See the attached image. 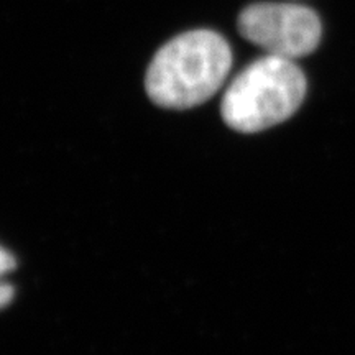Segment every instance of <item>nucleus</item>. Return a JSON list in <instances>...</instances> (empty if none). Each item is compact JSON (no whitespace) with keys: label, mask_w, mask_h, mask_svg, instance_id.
<instances>
[{"label":"nucleus","mask_w":355,"mask_h":355,"mask_svg":"<svg viewBox=\"0 0 355 355\" xmlns=\"http://www.w3.org/2000/svg\"><path fill=\"white\" fill-rule=\"evenodd\" d=\"M230 66L227 40L212 30H191L157 51L146 69L145 87L159 107H196L219 91Z\"/></svg>","instance_id":"f257e3e1"},{"label":"nucleus","mask_w":355,"mask_h":355,"mask_svg":"<svg viewBox=\"0 0 355 355\" xmlns=\"http://www.w3.org/2000/svg\"><path fill=\"white\" fill-rule=\"evenodd\" d=\"M15 268V259L8 254L6 248L0 247V279H3L7 273H10Z\"/></svg>","instance_id":"20e7f679"},{"label":"nucleus","mask_w":355,"mask_h":355,"mask_svg":"<svg viewBox=\"0 0 355 355\" xmlns=\"http://www.w3.org/2000/svg\"><path fill=\"white\" fill-rule=\"evenodd\" d=\"M239 33L268 55L300 60L319 46L322 25L313 8L298 3L259 2L243 8Z\"/></svg>","instance_id":"7ed1b4c3"},{"label":"nucleus","mask_w":355,"mask_h":355,"mask_svg":"<svg viewBox=\"0 0 355 355\" xmlns=\"http://www.w3.org/2000/svg\"><path fill=\"white\" fill-rule=\"evenodd\" d=\"M306 78L288 58L265 55L243 68L222 97L220 114L234 130L255 133L288 121L306 96Z\"/></svg>","instance_id":"f03ea898"},{"label":"nucleus","mask_w":355,"mask_h":355,"mask_svg":"<svg viewBox=\"0 0 355 355\" xmlns=\"http://www.w3.org/2000/svg\"><path fill=\"white\" fill-rule=\"evenodd\" d=\"M13 295H15V290H13L10 283L0 279V309L7 308V306L10 304V301L13 300Z\"/></svg>","instance_id":"39448f33"}]
</instances>
